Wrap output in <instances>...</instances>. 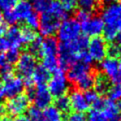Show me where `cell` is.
<instances>
[{
	"label": "cell",
	"mask_w": 121,
	"mask_h": 121,
	"mask_svg": "<svg viewBox=\"0 0 121 121\" xmlns=\"http://www.w3.org/2000/svg\"><path fill=\"white\" fill-rule=\"evenodd\" d=\"M47 84V89L50 92V94L55 97L66 95L69 87L67 76L60 69H58L56 71L53 72V77L50 78Z\"/></svg>",
	"instance_id": "cell-4"
},
{
	"label": "cell",
	"mask_w": 121,
	"mask_h": 121,
	"mask_svg": "<svg viewBox=\"0 0 121 121\" xmlns=\"http://www.w3.org/2000/svg\"><path fill=\"white\" fill-rule=\"evenodd\" d=\"M21 32H22V41L24 45H30L31 42L34 41L35 39L38 38L35 30L28 26L22 29Z\"/></svg>",
	"instance_id": "cell-25"
},
{
	"label": "cell",
	"mask_w": 121,
	"mask_h": 121,
	"mask_svg": "<svg viewBox=\"0 0 121 121\" xmlns=\"http://www.w3.org/2000/svg\"><path fill=\"white\" fill-rule=\"evenodd\" d=\"M7 60H6V58H5V55L4 53H0V69H2L4 66L7 64Z\"/></svg>",
	"instance_id": "cell-42"
},
{
	"label": "cell",
	"mask_w": 121,
	"mask_h": 121,
	"mask_svg": "<svg viewBox=\"0 0 121 121\" xmlns=\"http://www.w3.org/2000/svg\"><path fill=\"white\" fill-rule=\"evenodd\" d=\"M9 49V44L4 35H0V53L6 52Z\"/></svg>",
	"instance_id": "cell-39"
},
{
	"label": "cell",
	"mask_w": 121,
	"mask_h": 121,
	"mask_svg": "<svg viewBox=\"0 0 121 121\" xmlns=\"http://www.w3.org/2000/svg\"><path fill=\"white\" fill-rule=\"evenodd\" d=\"M37 59L30 52H24L20 54L18 60L16 61V71L18 72L24 82V86H33L31 75L37 67Z\"/></svg>",
	"instance_id": "cell-2"
},
{
	"label": "cell",
	"mask_w": 121,
	"mask_h": 121,
	"mask_svg": "<svg viewBox=\"0 0 121 121\" xmlns=\"http://www.w3.org/2000/svg\"><path fill=\"white\" fill-rule=\"evenodd\" d=\"M54 107L60 110L61 113L69 112L71 109L69 96H67L66 95H63L56 97L55 101H54Z\"/></svg>",
	"instance_id": "cell-21"
},
{
	"label": "cell",
	"mask_w": 121,
	"mask_h": 121,
	"mask_svg": "<svg viewBox=\"0 0 121 121\" xmlns=\"http://www.w3.org/2000/svg\"><path fill=\"white\" fill-rule=\"evenodd\" d=\"M27 113H28V117L31 121H37L42 116L41 110L38 109V107H36V106L30 107L27 110Z\"/></svg>",
	"instance_id": "cell-31"
},
{
	"label": "cell",
	"mask_w": 121,
	"mask_h": 121,
	"mask_svg": "<svg viewBox=\"0 0 121 121\" xmlns=\"http://www.w3.org/2000/svg\"><path fill=\"white\" fill-rule=\"evenodd\" d=\"M50 72L44 68L42 65L37 66L35 68L34 71L31 75V79L33 84H35L37 87L42 86H46L50 79Z\"/></svg>",
	"instance_id": "cell-17"
},
{
	"label": "cell",
	"mask_w": 121,
	"mask_h": 121,
	"mask_svg": "<svg viewBox=\"0 0 121 121\" xmlns=\"http://www.w3.org/2000/svg\"><path fill=\"white\" fill-rule=\"evenodd\" d=\"M68 69L67 78L69 82L75 84V85L86 75L92 73L91 72V65L81 62V61L75 62Z\"/></svg>",
	"instance_id": "cell-11"
},
{
	"label": "cell",
	"mask_w": 121,
	"mask_h": 121,
	"mask_svg": "<svg viewBox=\"0 0 121 121\" xmlns=\"http://www.w3.org/2000/svg\"><path fill=\"white\" fill-rule=\"evenodd\" d=\"M61 21L57 18L55 15L49 12L45 11L41 13L39 17L38 30L43 37H53L57 32Z\"/></svg>",
	"instance_id": "cell-6"
},
{
	"label": "cell",
	"mask_w": 121,
	"mask_h": 121,
	"mask_svg": "<svg viewBox=\"0 0 121 121\" xmlns=\"http://www.w3.org/2000/svg\"><path fill=\"white\" fill-rule=\"evenodd\" d=\"M46 11L53 13V15H55L60 21H63L68 16L67 12L63 9L62 5L60 4V3L58 0H51Z\"/></svg>",
	"instance_id": "cell-19"
},
{
	"label": "cell",
	"mask_w": 121,
	"mask_h": 121,
	"mask_svg": "<svg viewBox=\"0 0 121 121\" xmlns=\"http://www.w3.org/2000/svg\"><path fill=\"white\" fill-rule=\"evenodd\" d=\"M100 0H78V6L87 12L95 11L99 6Z\"/></svg>",
	"instance_id": "cell-26"
},
{
	"label": "cell",
	"mask_w": 121,
	"mask_h": 121,
	"mask_svg": "<svg viewBox=\"0 0 121 121\" xmlns=\"http://www.w3.org/2000/svg\"><path fill=\"white\" fill-rule=\"evenodd\" d=\"M102 111L110 121H117V117L120 112V107L116 102L107 100Z\"/></svg>",
	"instance_id": "cell-18"
},
{
	"label": "cell",
	"mask_w": 121,
	"mask_h": 121,
	"mask_svg": "<svg viewBox=\"0 0 121 121\" xmlns=\"http://www.w3.org/2000/svg\"><path fill=\"white\" fill-rule=\"evenodd\" d=\"M87 53L90 55L92 60L97 62L102 61L108 55V45L102 37H94L89 40L87 46Z\"/></svg>",
	"instance_id": "cell-7"
},
{
	"label": "cell",
	"mask_w": 121,
	"mask_h": 121,
	"mask_svg": "<svg viewBox=\"0 0 121 121\" xmlns=\"http://www.w3.org/2000/svg\"><path fill=\"white\" fill-rule=\"evenodd\" d=\"M100 68L106 78L112 80L114 83L117 82L118 71H119V61L113 57H106L100 61Z\"/></svg>",
	"instance_id": "cell-10"
},
{
	"label": "cell",
	"mask_w": 121,
	"mask_h": 121,
	"mask_svg": "<svg viewBox=\"0 0 121 121\" xmlns=\"http://www.w3.org/2000/svg\"><path fill=\"white\" fill-rule=\"evenodd\" d=\"M106 101H107L106 99L99 97V98L92 104V105H93V108H94V110H102V109H103V107H104V105H105V103H106Z\"/></svg>",
	"instance_id": "cell-40"
},
{
	"label": "cell",
	"mask_w": 121,
	"mask_h": 121,
	"mask_svg": "<svg viewBox=\"0 0 121 121\" xmlns=\"http://www.w3.org/2000/svg\"><path fill=\"white\" fill-rule=\"evenodd\" d=\"M33 101L35 102V106L40 110H44L51 105L53 102V95L50 94L46 86H38L36 89Z\"/></svg>",
	"instance_id": "cell-15"
},
{
	"label": "cell",
	"mask_w": 121,
	"mask_h": 121,
	"mask_svg": "<svg viewBox=\"0 0 121 121\" xmlns=\"http://www.w3.org/2000/svg\"><path fill=\"white\" fill-rule=\"evenodd\" d=\"M95 76L92 73L86 75L85 78H83L81 80H79L78 83L76 84V86L78 87V90L82 91H87L92 89L95 86Z\"/></svg>",
	"instance_id": "cell-22"
},
{
	"label": "cell",
	"mask_w": 121,
	"mask_h": 121,
	"mask_svg": "<svg viewBox=\"0 0 121 121\" xmlns=\"http://www.w3.org/2000/svg\"><path fill=\"white\" fill-rule=\"evenodd\" d=\"M5 97V94H4V89L3 84H0V103L2 102V101Z\"/></svg>",
	"instance_id": "cell-45"
},
{
	"label": "cell",
	"mask_w": 121,
	"mask_h": 121,
	"mask_svg": "<svg viewBox=\"0 0 121 121\" xmlns=\"http://www.w3.org/2000/svg\"><path fill=\"white\" fill-rule=\"evenodd\" d=\"M118 5H119V7H120V10H121V4H118Z\"/></svg>",
	"instance_id": "cell-52"
},
{
	"label": "cell",
	"mask_w": 121,
	"mask_h": 121,
	"mask_svg": "<svg viewBox=\"0 0 121 121\" xmlns=\"http://www.w3.org/2000/svg\"><path fill=\"white\" fill-rule=\"evenodd\" d=\"M94 86L95 87V91L98 94H100V95L105 94V93H107V91L110 87L108 78H106L104 76L96 77L95 79V86Z\"/></svg>",
	"instance_id": "cell-23"
},
{
	"label": "cell",
	"mask_w": 121,
	"mask_h": 121,
	"mask_svg": "<svg viewBox=\"0 0 121 121\" xmlns=\"http://www.w3.org/2000/svg\"><path fill=\"white\" fill-rule=\"evenodd\" d=\"M7 114V110H6V107H5V104L4 103H0V117H4V116H6Z\"/></svg>",
	"instance_id": "cell-43"
},
{
	"label": "cell",
	"mask_w": 121,
	"mask_h": 121,
	"mask_svg": "<svg viewBox=\"0 0 121 121\" xmlns=\"http://www.w3.org/2000/svg\"><path fill=\"white\" fill-rule=\"evenodd\" d=\"M107 95L110 101L116 102L121 100V84L114 83L112 86L109 87L107 91Z\"/></svg>",
	"instance_id": "cell-24"
},
{
	"label": "cell",
	"mask_w": 121,
	"mask_h": 121,
	"mask_svg": "<svg viewBox=\"0 0 121 121\" xmlns=\"http://www.w3.org/2000/svg\"><path fill=\"white\" fill-rule=\"evenodd\" d=\"M42 115L48 121H61V118H62L61 112L58 109H56L54 106L51 105L44 109Z\"/></svg>",
	"instance_id": "cell-20"
},
{
	"label": "cell",
	"mask_w": 121,
	"mask_h": 121,
	"mask_svg": "<svg viewBox=\"0 0 121 121\" xmlns=\"http://www.w3.org/2000/svg\"><path fill=\"white\" fill-rule=\"evenodd\" d=\"M120 60H121V55H120Z\"/></svg>",
	"instance_id": "cell-53"
},
{
	"label": "cell",
	"mask_w": 121,
	"mask_h": 121,
	"mask_svg": "<svg viewBox=\"0 0 121 121\" xmlns=\"http://www.w3.org/2000/svg\"><path fill=\"white\" fill-rule=\"evenodd\" d=\"M114 41H115V44L121 45V30L117 31V35H116V38H115V39H114Z\"/></svg>",
	"instance_id": "cell-44"
},
{
	"label": "cell",
	"mask_w": 121,
	"mask_h": 121,
	"mask_svg": "<svg viewBox=\"0 0 121 121\" xmlns=\"http://www.w3.org/2000/svg\"><path fill=\"white\" fill-rule=\"evenodd\" d=\"M108 54L110 57L116 58L121 55V45L117 44H112L110 47H108Z\"/></svg>",
	"instance_id": "cell-35"
},
{
	"label": "cell",
	"mask_w": 121,
	"mask_h": 121,
	"mask_svg": "<svg viewBox=\"0 0 121 121\" xmlns=\"http://www.w3.org/2000/svg\"><path fill=\"white\" fill-rule=\"evenodd\" d=\"M103 30L104 22L101 16L97 15L90 16L86 22L81 24V30L87 37H98L102 34Z\"/></svg>",
	"instance_id": "cell-9"
},
{
	"label": "cell",
	"mask_w": 121,
	"mask_h": 121,
	"mask_svg": "<svg viewBox=\"0 0 121 121\" xmlns=\"http://www.w3.org/2000/svg\"><path fill=\"white\" fill-rule=\"evenodd\" d=\"M101 18L104 22V27L118 31L121 30V10L117 4L107 5L102 12Z\"/></svg>",
	"instance_id": "cell-5"
},
{
	"label": "cell",
	"mask_w": 121,
	"mask_h": 121,
	"mask_svg": "<svg viewBox=\"0 0 121 121\" xmlns=\"http://www.w3.org/2000/svg\"><path fill=\"white\" fill-rule=\"evenodd\" d=\"M7 24L4 22L3 18L0 19V35H4L5 32L7 31Z\"/></svg>",
	"instance_id": "cell-41"
},
{
	"label": "cell",
	"mask_w": 121,
	"mask_h": 121,
	"mask_svg": "<svg viewBox=\"0 0 121 121\" xmlns=\"http://www.w3.org/2000/svg\"><path fill=\"white\" fill-rule=\"evenodd\" d=\"M59 43L53 37H46L42 39L38 56L42 59V66L49 72H54L59 69L58 61Z\"/></svg>",
	"instance_id": "cell-1"
},
{
	"label": "cell",
	"mask_w": 121,
	"mask_h": 121,
	"mask_svg": "<svg viewBox=\"0 0 121 121\" xmlns=\"http://www.w3.org/2000/svg\"><path fill=\"white\" fill-rule=\"evenodd\" d=\"M84 95H85V98H86V100L89 104H93L99 98V94L94 89L85 91Z\"/></svg>",
	"instance_id": "cell-34"
},
{
	"label": "cell",
	"mask_w": 121,
	"mask_h": 121,
	"mask_svg": "<svg viewBox=\"0 0 121 121\" xmlns=\"http://www.w3.org/2000/svg\"><path fill=\"white\" fill-rule=\"evenodd\" d=\"M101 1L104 4H106V5H109V4H115L117 0H101Z\"/></svg>",
	"instance_id": "cell-47"
},
{
	"label": "cell",
	"mask_w": 121,
	"mask_h": 121,
	"mask_svg": "<svg viewBox=\"0 0 121 121\" xmlns=\"http://www.w3.org/2000/svg\"><path fill=\"white\" fill-rule=\"evenodd\" d=\"M4 35L9 44V48L20 49L24 45L22 38L21 29H19L18 27L12 26L11 28H8L7 31Z\"/></svg>",
	"instance_id": "cell-16"
},
{
	"label": "cell",
	"mask_w": 121,
	"mask_h": 121,
	"mask_svg": "<svg viewBox=\"0 0 121 121\" xmlns=\"http://www.w3.org/2000/svg\"><path fill=\"white\" fill-rule=\"evenodd\" d=\"M13 11L17 19V22H24L36 12L32 6V4L29 0H21L17 2L14 7L13 8Z\"/></svg>",
	"instance_id": "cell-13"
},
{
	"label": "cell",
	"mask_w": 121,
	"mask_h": 121,
	"mask_svg": "<svg viewBox=\"0 0 121 121\" xmlns=\"http://www.w3.org/2000/svg\"><path fill=\"white\" fill-rule=\"evenodd\" d=\"M37 121H48V120H47V119H46L45 117H43V115H42L41 117H39V118H38V120H37Z\"/></svg>",
	"instance_id": "cell-50"
},
{
	"label": "cell",
	"mask_w": 121,
	"mask_h": 121,
	"mask_svg": "<svg viewBox=\"0 0 121 121\" xmlns=\"http://www.w3.org/2000/svg\"><path fill=\"white\" fill-rule=\"evenodd\" d=\"M3 16V20L6 24L9 25H14L15 23L17 22V19L15 17L13 9L11 10H7V11H4V13H2Z\"/></svg>",
	"instance_id": "cell-32"
},
{
	"label": "cell",
	"mask_w": 121,
	"mask_h": 121,
	"mask_svg": "<svg viewBox=\"0 0 121 121\" xmlns=\"http://www.w3.org/2000/svg\"><path fill=\"white\" fill-rule=\"evenodd\" d=\"M68 121H87L86 117L84 115V113H78L74 112L69 115Z\"/></svg>",
	"instance_id": "cell-38"
},
{
	"label": "cell",
	"mask_w": 121,
	"mask_h": 121,
	"mask_svg": "<svg viewBox=\"0 0 121 121\" xmlns=\"http://www.w3.org/2000/svg\"><path fill=\"white\" fill-rule=\"evenodd\" d=\"M17 3V0H0V9L7 11L14 7Z\"/></svg>",
	"instance_id": "cell-36"
},
{
	"label": "cell",
	"mask_w": 121,
	"mask_h": 121,
	"mask_svg": "<svg viewBox=\"0 0 121 121\" xmlns=\"http://www.w3.org/2000/svg\"><path fill=\"white\" fill-rule=\"evenodd\" d=\"M70 107L75 112L78 113H85L89 110V103L85 98V95L81 92V90H73L69 96Z\"/></svg>",
	"instance_id": "cell-14"
},
{
	"label": "cell",
	"mask_w": 121,
	"mask_h": 121,
	"mask_svg": "<svg viewBox=\"0 0 121 121\" xmlns=\"http://www.w3.org/2000/svg\"><path fill=\"white\" fill-rule=\"evenodd\" d=\"M116 83L121 84V60L119 61V71H118V76H117V79Z\"/></svg>",
	"instance_id": "cell-48"
},
{
	"label": "cell",
	"mask_w": 121,
	"mask_h": 121,
	"mask_svg": "<svg viewBox=\"0 0 121 121\" xmlns=\"http://www.w3.org/2000/svg\"><path fill=\"white\" fill-rule=\"evenodd\" d=\"M42 38H37L34 41H32L30 44V53H31L33 55H38V53L40 51L41 47Z\"/></svg>",
	"instance_id": "cell-33"
},
{
	"label": "cell",
	"mask_w": 121,
	"mask_h": 121,
	"mask_svg": "<svg viewBox=\"0 0 121 121\" xmlns=\"http://www.w3.org/2000/svg\"><path fill=\"white\" fill-rule=\"evenodd\" d=\"M91 16L90 12H87L86 10H83V9H80L79 11L77 12L76 13V18L75 19L78 22H86L89 17Z\"/></svg>",
	"instance_id": "cell-37"
},
{
	"label": "cell",
	"mask_w": 121,
	"mask_h": 121,
	"mask_svg": "<svg viewBox=\"0 0 121 121\" xmlns=\"http://www.w3.org/2000/svg\"><path fill=\"white\" fill-rule=\"evenodd\" d=\"M6 60L9 64H14L18 60V58L20 56L19 49H13V48H9L6 51V53L4 54Z\"/></svg>",
	"instance_id": "cell-29"
},
{
	"label": "cell",
	"mask_w": 121,
	"mask_h": 121,
	"mask_svg": "<svg viewBox=\"0 0 121 121\" xmlns=\"http://www.w3.org/2000/svg\"><path fill=\"white\" fill-rule=\"evenodd\" d=\"M30 100L25 94H20L8 100L5 104L7 113L11 116H21L30 107Z\"/></svg>",
	"instance_id": "cell-8"
},
{
	"label": "cell",
	"mask_w": 121,
	"mask_h": 121,
	"mask_svg": "<svg viewBox=\"0 0 121 121\" xmlns=\"http://www.w3.org/2000/svg\"><path fill=\"white\" fill-rule=\"evenodd\" d=\"M117 121H121V111L119 112V115L117 117Z\"/></svg>",
	"instance_id": "cell-51"
},
{
	"label": "cell",
	"mask_w": 121,
	"mask_h": 121,
	"mask_svg": "<svg viewBox=\"0 0 121 121\" xmlns=\"http://www.w3.org/2000/svg\"><path fill=\"white\" fill-rule=\"evenodd\" d=\"M59 2L67 13L75 11L78 7V0H60Z\"/></svg>",
	"instance_id": "cell-30"
},
{
	"label": "cell",
	"mask_w": 121,
	"mask_h": 121,
	"mask_svg": "<svg viewBox=\"0 0 121 121\" xmlns=\"http://www.w3.org/2000/svg\"><path fill=\"white\" fill-rule=\"evenodd\" d=\"M4 89L5 97L12 98L22 94L24 89V82L20 77H14L13 75L10 78L4 80Z\"/></svg>",
	"instance_id": "cell-12"
},
{
	"label": "cell",
	"mask_w": 121,
	"mask_h": 121,
	"mask_svg": "<svg viewBox=\"0 0 121 121\" xmlns=\"http://www.w3.org/2000/svg\"><path fill=\"white\" fill-rule=\"evenodd\" d=\"M56 33L60 42L72 41L80 36L81 24L74 18H66L60 23Z\"/></svg>",
	"instance_id": "cell-3"
},
{
	"label": "cell",
	"mask_w": 121,
	"mask_h": 121,
	"mask_svg": "<svg viewBox=\"0 0 121 121\" xmlns=\"http://www.w3.org/2000/svg\"><path fill=\"white\" fill-rule=\"evenodd\" d=\"M0 121H13V119L8 116H4V117H0Z\"/></svg>",
	"instance_id": "cell-49"
},
{
	"label": "cell",
	"mask_w": 121,
	"mask_h": 121,
	"mask_svg": "<svg viewBox=\"0 0 121 121\" xmlns=\"http://www.w3.org/2000/svg\"><path fill=\"white\" fill-rule=\"evenodd\" d=\"M51 0H33L32 6L37 13H44L48 8Z\"/></svg>",
	"instance_id": "cell-28"
},
{
	"label": "cell",
	"mask_w": 121,
	"mask_h": 121,
	"mask_svg": "<svg viewBox=\"0 0 121 121\" xmlns=\"http://www.w3.org/2000/svg\"><path fill=\"white\" fill-rule=\"evenodd\" d=\"M86 119L87 121H110L102 110H94V109L89 112Z\"/></svg>",
	"instance_id": "cell-27"
},
{
	"label": "cell",
	"mask_w": 121,
	"mask_h": 121,
	"mask_svg": "<svg viewBox=\"0 0 121 121\" xmlns=\"http://www.w3.org/2000/svg\"><path fill=\"white\" fill-rule=\"evenodd\" d=\"M13 121H31L28 117H25V116H18V117L14 118Z\"/></svg>",
	"instance_id": "cell-46"
}]
</instances>
